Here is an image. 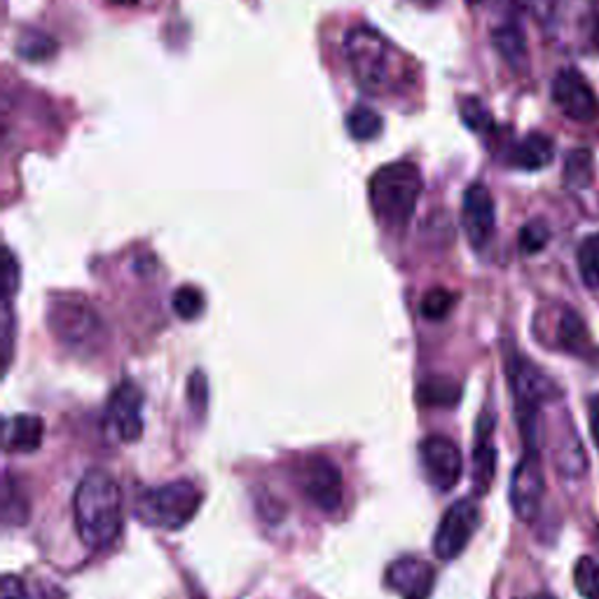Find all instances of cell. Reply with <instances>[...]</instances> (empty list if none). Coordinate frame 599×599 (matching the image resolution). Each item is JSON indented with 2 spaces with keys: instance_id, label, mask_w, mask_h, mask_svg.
Returning a JSON list of instances; mask_svg holds the SVG:
<instances>
[{
  "instance_id": "obj_25",
  "label": "cell",
  "mask_w": 599,
  "mask_h": 599,
  "mask_svg": "<svg viewBox=\"0 0 599 599\" xmlns=\"http://www.w3.org/2000/svg\"><path fill=\"white\" fill-rule=\"evenodd\" d=\"M574 583L583 599H599V562L592 557H581L574 567Z\"/></svg>"
},
{
  "instance_id": "obj_19",
  "label": "cell",
  "mask_w": 599,
  "mask_h": 599,
  "mask_svg": "<svg viewBox=\"0 0 599 599\" xmlns=\"http://www.w3.org/2000/svg\"><path fill=\"white\" fill-rule=\"evenodd\" d=\"M382 127H384L382 115L368 106L351 109L347 115V132L354 141H361V143L373 141L380 136Z\"/></svg>"
},
{
  "instance_id": "obj_3",
  "label": "cell",
  "mask_w": 599,
  "mask_h": 599,
  "mask_svg": "<svg viewBox=\"0 0 599 599\" xmlns=\"http://www.w3.org/2000/svg\"><path fill=\"white\" fill-rule=\"evenodd\" d=\"M48 323L52 335L78 354H96L109 342V330L94 307L80 296H56L50 300Z\"/></svg>"
},
{
  "instance_id": "obj_26",
  "label": "cell",
  "mask_w": 599,
  "mask_h": 599,
  "mask_svg": "<svg viewBox=\"0 0 599 599\" xmlns=\"http://www.w3.org/2000/svg\"><path fill=\"white\" fill-rule=\"evenodd\" d=\"M172 304H174V312L183 321H195L204 312V296L195 286H180L172 298Z\"/></svg>"
},
{
  "instance_id": "obj_29",
  "label": "cell",
  "mask_w": 599,
  "mask_h": 599,
  "mask_svg": "<svg viewBox=\"0 0 599 599\" xmlns=\"http://www.w3.org/2000/svg\"><path fill=\"white\" fill-rule=\"evenodd\" d=\"M206 396H209V391H206V380L202 373H195L188 382V401L195 410V415L202 417L206 410Z\"/></svg>"
},
{
  "instance_id": "obj_18",
  "label": "cell",
  "mask_w": 599,
  "mask_h": 599,
  "mask_svg": "<svg viewBox=\"0 0 599 599\" xmlns=\"http://www.w3.org/2000/svg\"><path fill=\"white\" fill-rule=\"evenodd\" d=\"M494 48L506 59V64L513 69H523L527 64V40L518 24H504L492 33Z\"/></svg>"
},
{
  "instance_id": "obj_23",
  "label": "cell",
  "mask_w": 599,
  "mask_h": 599,
  "mask_svg": "<svg viewBox=\"0 0 599 599\" xmlns=\"http://www.w3.org/2000/svg\"><path fill=\"white\" fill-rule=\"evenodd\" d=\"M17 50L27 61H48L59 50V45L54 43L52 35L43 31H27L19 38Z\"/></svg>"
},
{
  "instance_id": "obj_20",
  "label": "cell",
  "mask_w": 599,
  "mask_h": 599,
  "mask_svg": "<svg viewBox=\"0 0 599 599\" xmlns=\"http://www.w3.org/2000/svg\"><path fill=\"white\" fill-rule=\"evenodd\" d=\"M557 342H560L571 354H583V351L590 347V338L583 319L576 312H565L560 319V326H557Z\"/></svg>"
},
{
  "instance_id": "obj_7",
  "label": "cell",
  "mask_w": 599,
  "mask_h": 599,
  "mask_svg": "<svg viewBox=\"0 0 599 599\" xmlns=\"http://www.w3.org/2000/svg\"><path fill=\"white\" fill-rule=\"evenodd\" d=\"M544 492H546V478H544L539 452L527 450L520 464L515 466L513 478H510V506L523 523H531L536 515H539Z\"/></svg>"
},
{
  "instance_id": "obj_34",
  "label": "cell",
  "mask_w": 599,
  "mask_h": 599,
  "mask_svg": "<svg viewBox=\"0 0 599 599\" xmlns=\"http://www.w3.org/2000/svg\"><path fill=\"white\" fill-rule=\"evenodd\" d=\"M520 599H555L550 595H529V597H520Z\"/></svg>"
},
{
  "instance_id": "obj_12",
  "label": "cell",
  "mask_w": 599,
  "mask_h": 599,
  "mask_svg": "<svg viewBox=\"0 0 599 599\" xmlns=\"http://www.w3.org/2000/svg\"><path fill=\"white\" fill-rule=\"evenodd\" d=\"M552 101L557 103V109L576 122H592L599 113L595 92L590 90L583 75L574 69L557 73L552 82Z\"/></svg>"
},
{
  "instance_id": "obj_27",
  "label": "cell",
  "mask_w": 599,
  "mask_h": 599,
  "mask_svg": "<svg viewBox=\"0 0 599 599\" xmlns=\"http://www.w3.org/2000/svg\"><path fill=\"white\" fill-rule=\"evenodd\" d=\"M454 302H457V296L445 291V288H433V291H428L420 304L424 319H431V321H441L450 314V309L454 307Z\"/></svg>"
},
{
  "instance_id": "obj_22",
  "label": "cell",
  "mask_w": 599,
  "mask_h": 599,
  "mask_svg": "<svg viewBox=\"0 0 599 599\" xmlns=\"http://www.w3.org/2000/svg\"><path fill=\"white\" fill-rule=\"evenodd\" d=\"M578 272L592 291H599V235H590L578 246Z\"/></svg>"
},
{
  "instance_id": "obj_2",
  "label": "cell",
  "mask_w": 599,
  "mask_h": 599,
  "mask_svg": "<svg viewBox=\"0 0 599 599\" xmlns=\"http://www.w3.org/2000/svg\"><path fill=\"white\" fill-rule=\"evenodd\" d=\"M424 188L420 169L412 162H394L370 178V206L386 230H403L417 209Z\"/></svg>"
},
{
  "instance_id": "obj_10",
  "label": "cell",
  "mask_w": 599,
  "mask_h": 599,
  "mask_svg": "<svg viewBox=\"0 0 599 599\" xmlns=\"http://www.w3.org/2000/svg\"><path fill=\"white\" fill-rule=\"evenodd\" d=\"M300 487L319 510L333 515L342 506V473L340 468L326 459L312 457L300 466Z\"/></svg>"
},
{
  "instance_id": "obj_17",
  "label": "cell",
  "mask_w": 599,
  "mask_h": 599,
  "mask_svg": "<svg viewBox=\"0 0 599 599\" xmlns=\"http://www.w3.org/2000/svg\"><path fill=\"white\" fill-rule=\"evenodd\" d=\"M557 447L552 450V457L560 473L569 475V478H581L588 471V462H586V452L581 441H578L574 426H567L562 436H557Z\"/></svg>"
},
{
  "instance_id": "obj_8",
  "label": "cell",
  "mask_w": 599,
  "mask_h": 599,
  "mask_svg": "<svg viewBox=\"0 0 599 599\" xmlns=\"http://www.w3.org/2000/svg\"><path fill=\"white\" fill-rule=\"evenodd\" d=\"M422 471L431 487L438 492H450L459 485L464 473L462 450L445 436H428L420 445Z\"/></svg>"
},
{
  "instance_id": "obj_21",
  "label": "cell",
  "mask_w": 599,
  "mask_h": 599,
  "mask_svg": "<svg viewBox=\"0 0 599 599\" xmlns=\"http://www.w3.org/2000/svg\"><path fill=\"white\" fill-rule=\"evenodd\" d=\"M565 183L571 190H583L592 183V153L590 151L578 148L567 157Z\"/></svg>"
},
{
  "instance_id": "obj_30",
  "label": "cell",
  "mask_w": 599,
  "mask_h": 599,
  "mask_svg": "<svg viewBox=\"0 0 599 599\" xmlns=\"http://www.w3.org/2000/svg\"><path fill=\"white\" fill-rule=\"evenodd\" d=\"M0 328H3V351H6L3 365L8 368L10 357H12V340H14V314H12V302L8 296L3 302V323H0Z\"/></svg>"
},
{
  "instance_id": "obj_5",
  "label": "cell",
  "mask_w": 599,
  "mask_h": 599,
  "mask_svg": "<svg viewBox=\"0 0 599 599\" xmlns=\"http://www.w3.org/2000/svg\"><path fill=\"white\" fill-rule=\"evenodd\" d=\"M394 45L370 27L351 29L344 38L347 64L365 92H382L394 73Z\"/></svg>"
},
{
  "instance_id": "obj_36",
  "label": "cell",
  "mask_w": 599,
  "mask_h": 599,
  "mask_svg": "<svg viewBox=\"0 0 599 599\" xmlns=\"http://www.w3.org/2000/svg\"><path fill=\"white\" fill-rule=\"evenodd\" d=\"M431 3H433V0H431Z\"/></svg>"
},
{
  "instance_id": "obj_24",
  "label": "cell",
  "mask_w": 599,
  "mask_h": 599,
  "mask_svg": "<svg viewBox=\"0 0 599 599\" xmlns=\"http://www.w3.org/2000/svg\"><path fill=\"white\" fill-rule=\"evenodd\" d=\"M459 115H462V122L473 130L475 134H487L494 130V120H492V113L489 109L485 106V103L478 99V96H468L459 103Z\"/></svg>"
},
{
  "instance_id": "obj_11",
  "label": "cell",
  "mask_w": 599,
  "mask_h": 599,
  "mask_svg": "<svg viewBox=\"0 0 599 599\" xmlns=\"http://www.w3.org/2000/svg\"><path fill=\"white\" fill-rule=\"evenodd\" d=\"M462 225L473 249H485L497 230V209H494L492 193L483 183H473L464 193Z\"/></svg>"
},
{
  "instance_id": "obj_33",
  "label": "cell",
  "mask_w": 599,
  "mask_h": 599,
  "mask_svg": "<svg viewBox=\"0 0 599 599\" xmlns=\"http://www.w3.org/2000/svg\"><path fill=\"white\" fill-rule=\"evenodd\" d=\"M590 428H592V438L599 447V399H595L590 405Z\"/></svg>"
},
{
  "instance_id": "obj_37",
  "label": "cell",
  "mask_w": 599,
  "mask_h": 599,
  "mask_svg": "<svg viewBox=\"0 0 599 599\" xmlns=\"http://www.w3.org/2000/svg\"><path fill=\"white\" fill-rule=\"evenodd\" d=\"M125 3H127V0H125Z\"/></svg>"
},
{
  "instance_id": "obj_15",
  "label": "cell",
  "mask_w": 599,
  "mask_h": 599,
  "mask_svg": "<svg viewBox=\"0 0 599 599\" xmlns=\"http://www.w3.org/2000/svg\"><path fill=\"white\" fill-rule=\"evenodd\" d=\"M492 420L481 422L478 443L473 450V487L475 494H485L492 487L494 473H497V450L492 445Z\"/></svg>"
},
{
  "instance_id": "obj_14",
  "label": "cell",
  "mask_w": 599,
  "mask_h": 599,
  "mask_svg": "<svg viewBox=\"0 0 599 599\" xmlns=\"http://www.w3.org/2000/svg\"><path fill=\"white\" fill-rule=\"evenodd\" d=\"M43 436H45L43 420L35 415H17V417L6 420L3 447L6 452L29 454L43 445Z\"/></svg>"
},
{
  "instance_id": "obj_13",
  "label": "cell",
  "mask_w": 599,
  "mask_h": 599,
  "mask_svg": "<svg viewBox=\"0 0 599 599\" xmlns=\"http://www.w3.org/2000/svg\"><path fill=\"white\" fill-rule=\"evenodd\" d=\"M433 583H436V571L420 557H399L386 569V586L401 599H428Z\"/></svg>"
},
{
  "instance_id": "obj_6",
  "label": "cell",
  "mask_w": 599,
  "mask_h": 599,
  "mask_svg": "<svg viewBox=\"0 0 599 599\" xmlns=\"http://www.w3.org/2000/svg\"><path fill=\"white\" fill-rule=\"evenodd\" d=\"M481 525V508L473 499L454 502L438 525L436 541H433V550L441 557V560H454L459 557L468 541L473 539L475 529Z\"/></svg>"
},
{
  "instance_id": "obj_1",
  "label": "cell",
  "mask_w": 599,
  "mask_h": 599,
  "mask_svg": "<svg viewBox=\"0 0 599 599\" xmlns=\"http://www.w3.org/2000/svg\"><path fill=\"white\" fill-rule=\"evenodd\" d=\"M80 541L90 550L111 548L122 531V492L106 471H92L73 497Z\"/></svg>"
},
{
  "instance_id": "obj_4",
  "label": "cell",
  "mask_w": 599,
  "mask_h": 599,
  "mask_svg": "<svg viewBox=\"0 0 599 599\" xmlns=\"http://www.w3.org/2000/svg\"><path fill=\"white\" fill-rule=\"evenodd\" d=\"M199 506V487L190 481H174L143 492L134 504V515L146 527L174 531L188 525Z\"/></svg>"
},
{
  "instance_id": "obj_9",
  "label": "cell",
  "mask_w": 599,
  "mask_h": 599,
  "mask_svg": "<svg viewBox=\"0 0 599 599\" xmlns=\"http://www.w3.org/2000/svg\"><path fill=\"white\" fill-rule=\"evenodd\" d=\"M106 431L117 443H136L143 436V394L132 382H122L106 407Z\"/></svg>"
},
{
  "instance_id": "obj_28",
  "label": "cell",
  "mask_w": 599,
  "mask_h": 599,
  "mask_svg": "<svg viewBox=\"0 0 599 599\" xmlns=\"http://www.w3.org/2000/svg\"><path fill=\"white\" fill-rule=\"evenodd\" d=\"M548 241H550V230L544 220H531L520 230V249L527 256L544 251Z\"/></svg>"
},
{
  "instance_id": "obj_35",
  "label": "cell",
  "mask_w": 599,
  "mask_h": 599,
  "mask_svg": "<svg viewBox=\"0 0 599 599\" xmlns=\"http://www.w3.org/2000/svg\"><path fill=\"white\" fill-rule=\"evenodd\" d=\"M466 3L468 6H481V3H485V0H466Z\"/></svg>"
},
{
  "instance_id": "obj_32",
  "label": "cell",
  "mask_w": 599,
  "mask_h": 599,
  "mask_svg": "<svg viewBox=\"0 0 599 599\" xmlns=\"http://www.w3.org/2000/svg\"><path fill=\"white\" fill-rule=\"evenodd\" d=\"M17 283H19V267H17V260L12 256L10 249H6V265H3V291L8 298H12V293L17 291Z\"/></svg>"
},
{
  "instance_id": "obj_16",
  "label": "cell",
  "mask_w": 599,
  "mask_h": 599,
  "mask_svg": "<svg viewBox=\"0 0 599 599\" xmlns=\"http://www.w3.org/2000/svg\"><path fill=\"white\" fill-rule=\"evenodd\" d=\"M555 146L546 134H529L510 153V164L525 172H539L552 162Z\"/></svg>"
},
{
  "instance_id": "obj_31",
  "label": "cell",
  "mask_w": 599,
  "mask_h": 599,
  "mask_svg": "<svg viewBox=\"0 0 599 599\" xmlns=\"http://www.w3.org/2000/svg\"><path fill=\"white\" fill-rule=\"evenodd\" d=\"M0 599H29L27 586L19 576H3V583H0Z\"/></svg>"
}]
</instances>
